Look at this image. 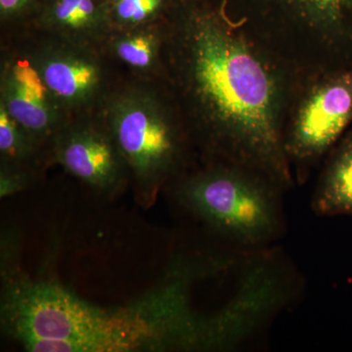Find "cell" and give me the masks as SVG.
Here are the masks:
<instances>
[{
	"label": "cell",
	"instance_id": "1",
	"mask_svg": "<svg viewBox=\"0 0 352 352\" xmlns=\"http://www.w3.org/2000/svg\"><path fill=\"white\" fill-rule=\"evenodd\" d=\"M161 80L207 164L238 166L286 192L285 129L300 82L223 12L166 23Z\"/></svg>",
	"mask_w": 352,
	"mask_h": 352
},
{
	"label": "cell",
	"instance_id": "2",
	"mask_svg": "<svg viewBox=\"0 0 352 352\" xmlns=\"http://www.w3.org/2000/svg\"><path fill=\"white\" fill-rule=\"evenodd\" d=\"M203 268L176 263L135 302L104 308L63 285L34 280L15 258L1 261V327L30 352H156L217 349L214 317L190 307L189 287Z\"/></svg>",
	"mask_w": 352,
	"mask_h": 352
},
{
	"label": "cell",
	"instance_id": "3",
	"mask_svg": "<svg viewBox=\"0 0 352 352\" xmlns=\"http://www.w3.org/2000/svg\"><path fill=\"white\" fill-rule=\"evenodd\" d=\"M95 113L126 161L136 201L152 207L185 173L193 146L168 88L161 80L118 82Z\"/></svg>",
	"mask_w": 352,
	"mask_h": 352
},
{
	"label": "cell",
	"instance_id": "4",
	"mask_svg": "<svg viewBox=\"0 0 352 352\" xmlns=\"http://www.w3.org/2000/svg\"><path fill=\"white\" fill-rule=\"evenodd\" d=\"M171 186L185 210L240 247H265L285 232L283 190L252 171L206 164L183 173Z\"/></svg>",
	"mask_w": 352,
	"mask_h": 352
},
{
	"label": "cell",
	"instance_id": "5",
	"mask_svg": "<svg viewBox=\"0 0 352 352\" xmlns=\"http://www.w3.org/2000/svg\"><path fill=\"white\" fill-rule=\"evenodd\" d=\"M352 122V69L303 82L292 102L285 149L296 182L303 184Z\"/></svg>",
	"mask_w": 352,
	"mask_h": 352
},
{
	"label": "cell",
	"instance_id": "6",
	"mask_svg": "<svg viewBox=\"0 0 352 352\" xmlns=\"http://www.w3.org/2000/svg\"><path fill=\"white\" fill-rule=\"evenodd\" d=\"M24 50L69 118L96 112L117 80L100 48L38 32Z\"/></svg>",
	"mask_w": 352,
	"mask_h": 352
},
{
	"label": "cell",
	"instance_id": "7",
	"mask_svg": "<svg viewBox=\"0 0 352 352\" xmlns=\"http://www.w3.org/2000/svg\"><path fill=\"white\" fill-rule=\"evenodd\" d=\"M50 157L109 198L122 194L131 180L122 153L96 113L71 118L51 141Z\"/></svg>",
	"mask_w": 352,
	"mask_h": 352
},
{
	"label": "cell",
	"instance_id": "8",
	"mask_svg": "<svg viewBox=\"0 0 352 352\" xmlns=\"http://www.w3.org/2000/svg\"><path fill=\"white\" fill-rule=\"evenodd\" d=\"M0 94V103L50 152L51 141L71 118L23 48L6 53L2 58Z\"/></svg>",
	"mask_w": 352,
	"mask_h": 352
},
{
	"label": "cell",
	"instance_id": "9",
	"mask_svg": "<svg viewBox=\"0 0 352 352\" xmlns=\"http://www.w3.org/2000/svg\"><path fill=\"white\" fill-rule=\"evenodd\" d=\"M39 27L43 34L101 50L113 30L110 6L101 0H50Z\"/></svg>",
	"mask_w": 352,
	"mask_h": 352
},
{
	"label": "cell",
	"instance_id": "10",
	"mask_svg": "<svg viewBox=\"0 0 352 352\" xmlns=\"http://www.w3.org/2000/svg\"><path fill=\"white\" fill-rule=\"evenodd\" d=\"M166 23L113 29L101 46L109 60L126 66L140 80H161Z\"/></svg>",
	"mask_w": 352,
	"mask_h": 352
},
{
	"label": "cell",
	"instance_id": "11",
	"mask_svg": "<svg viewBox=\"0 0 352 352\" xmlns=\"http://www.w3.org/2000/svg\"><path fill=\"white\" fill-rule=\"evenodd\" d=\"M325 159L311 210L318 217L352 215V131L344 133Z\"/></svg>",
	"mask_w": 352,
	"mask_h": 352
},
{
	"label": "cell",
	"instance_id": "12",
	"mask_svg": "<svg viewBox=\"0 0 352 352\" xmlns=\"http://www.w3.org/2000/svg\"><path fill=\"white\" fill-rule=\"evenodd\" d=\"M43 147L0 103V157L1 164L36 173L44 155Z\"/></svg>",
	"mask_w": 352,
	"mask_h": 352
},
{
	"label": "cell",
	"instance_id": "13",
	"mask_svg": "<svg viewBox=\"0 0 352 352\" xmlns=\"http://www.w3.org/2000/svg\"><path fill=\"white\" fill-rule=\"evenodd\" d=\"M164 6V0H122L110 6L113 29H129L151 23L157 19Z\"/></svg>",
	"mask_w": 352,
	"mask_h": 352
},
{
	"label": "cell",
	"instance_id": "14",
	"mask_svg": "<svg viewBox=\"0 0 352 352\" xmlns=\"http://www.w3.org/2000/svg\"><path fill=\"white\" fill-rule=\"evenodd\" d=\"M36 173L24 168L1 164L0 166V197L2 199L24 191L32 184Z\"/></svg>",
	"mask_w": 352,
	"mask_h": 352
},
{
	"label": "cell",
	"instance_id": "15",
	"mask_svg": "<svg viewBox=\"0 0 352 352\" xmlns=\"http://www.w3.org/2000/svg\"><path fill=\"white\" fill-rule=\"evenodd\" d=\"M32 0H0L1 17L8 19L24 12Z\"/></svg>",
	"mask_w": 352,
	"mask_h": 352
},
{
	"label": "cell",
	"instance_id": "16",
	"mask_svg": "<svg viewBox=\"0 0 352 352\" xmlns=\"http://www.w3.org/2000/svg\"><path fill=\"white\" fill-rule=\"evenodd\" d=\"M110 6H112V4L118 3V2L122 1V0H110Z\"/></svg>",
	"mask_w": 352,
	"mask_h": 352
},
{
	"label": "cell",
	"instance_id": "17",
	"mask_svg": "<svg viewBox=\"0 0 352 352\" xmlns=\"http://www.w3.org/2000/svg\"><path fill=\"white\" fill-rule=\"evenodd\" d=\"M220 316V315H219ZM220 319H221V317H220ZM222 321V319H221ZM222 326H223V322H222ZM223 333H224V328H223ZM224 338H226V333H224Z\"/></svg>",
	"mask_w": 352,
	"mask_h": 352
}]
</instances>
